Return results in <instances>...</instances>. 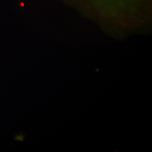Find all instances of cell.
<instances>
[{"mask_svg":"<svg viewBox=\"0 0 152 152\" xmlns=\"http://www.w3.org/2000/svg\"><path fill=\"white\" fill-rule=\"evenodd\" d=\"M61 1L105 29H134L152 21V0Z\"/></svg>","mask_w":152,"mask_h":152,"instance_id":"cell-1","label":"cell"}]
</instances>
